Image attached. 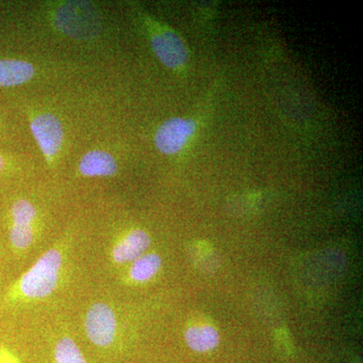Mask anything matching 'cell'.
I'll return each instance as SVG.
<instances>
[{
  "label": "cell",
  "mask_w": 363,
  "mask_h": 363,
  "mask_svg": "<svg viewBox=\"0 0 363 363\" xmlns=\"http://www.w3.org/2000/svg\"><path fill=\"white\" fill-rule=\"evenodd\" d=\"M54 355L56 363H87L77 344L68 337L62 338L57 343Z\"/></svg>",
  "instance_id": "13"
},
{
  "label": "cell",
  "mask_w": 363,
  "mask_h": 363,
  "mask_svg": "<svg viewBox=\"0 0 363 363\" xmlns=\"http://www.w3.org/2000/svg\"><path fill=\"white\" fill-rule=\"evenodd\" d=\"M196 130L197 123L194 119L171 117L157 126L154 135L156 149L164 156H177L188 147Z\"/></svg>",
  "instance_id": "6"
},
{
  "label": "cell",
  "mask_w": 363,
  "mask_h": 363,
  "mask_svg": "<svg viewBox=\"0 0 363 363\" xmlns=\"http://www.w3.org/2000/svg\"><path fill=\"white\" fill-rule=\"evenodd\" d=\"M119 162L111 150L93 147L79 157L77 171L85 178H111L118 173Z\"/></svg>",
  "instance_id": "8"
},
{
  "label": "cell",
  "mask_w": 363,
  "mask_h": 363,
  "mask_svg": "<svg viewBox=\"0 0 363 363\" xmlns=\"http://www.w3.org/2000/svg\"><path fill=\"white\" fill-rule=\"evenodd\" d=\"M185 340L189 347L196 352H208L218 346V331L211 325H194L189 327L185 333Z\"/></svg>",
  "instance_id": "10"
},
{
  "label": "cell",
  "mask_w": 363,
  "mask_h": 363,
  "mask_svg": "<svg viewBox=\"0 0 363 363\" xmlns=\"http://www.w3.org/2000/svg\"><path fill=\"white\" fill-rule=\"evenodd\" d=\"M9 238L13 247L20 250H26L32 245L35 238V227L9 224Z\"/></svg>",
  "instance_id": "14"
},
{
  "label": "cell",
  "mask_w": 363,
  "mask_h": 363,
  "mask_svg": "<svg viewBox=\"0 0 363 363\" xmlns=\"http://www.w3.org/2000/svg\"><path fill=\"white\" fill-rule=\"evenodd\" d=\"M138 16L160 63L169 70L181 73L187 66L189 50L180 35L147 14L140 13Z\"/></svg>",
  "instance_id": "3"
},
{
  "label": "cell",
  "mask_w": 363,
  "mask_h": 363,
  "mask_svg": "<svg viewBox=\"0 0 363 363\" xmlns=\"http://www.w3.org/2000/svg\"><path fill=\"white\" fill-rule=\"evenodd\" d=\"M116 318L113 310L104 303H96L88 310L85 330L88 338L99 347H108L116 334Z\"/></svg>",
  "instance_id": "7"
},
{
  "label": "cell",
  "mask_w": 363,
  "mask_h": 363,
  "mask_svg": "<svg viewBox=\"0 0 363 363\" xmlns=\"http://www.w3.org/2000/svg\"><path fill=\"white\" fill-rule=\"evenodd\" d=\"M40 14L55 35L77 44H96L106 32L104 14L94 2L48 1L43 4Z\"/></svg>",
  "instance_id": "1"
},
{
  "label": "cell",
  "mask_w": 363,
  "mask_h": 363,
  "mask_svg": "<svg viewBox=\"0 0 363 363\" xmlns=\"http://www.w3.org/2000/svg\"><path fill=\"white\" fill-rule=\"evenodd\" d=\"M162 267V259L157 253H147L138 257L130 267V276L133 281L145 283L154 278Z\"/></svg>",
  "instance_id": "12"
},
{
  "label": "cell",
  "mask_w": 363,
  "mask_h": 363,
  "mask_svg": "<svg viewBox=\"0 0 363 363\" xmlns=\"http://www.w3.org/2000/svg\"><path fill=\"white\" fill-rule=\"evenodd\" d=\"M0 363H20V362L18 358L14 357L11 351L1 346L0 347Z\"/></svg>",
  "instance_id": "16"
},
{
  "label": "cell",
  "mask_w": 363,
  "mask_h": 363,
  "mask_svg": "<svg viewBox=\"0 0 363 363\" xmlns=\"http://www.w3.org/2000/svg\"><path fill=\"white\" fill-rule=\"evenodd\" d=\"M7 123L6 119L4 118L2 114L0 113V138H4L7 133Z\"/></svg>",
  "instance_id": "17"
},
{
  "label": "cell",
  "mask_w": 363,
  "mask_h": 363,
  "mask_svg": "<svg viewBox=\"0 0 363 363\" xmlns=\"http://www.w3.org/2000/svg\"><path fill=\"white\" fill-rule=\"evenodd\" d=\"M38 218H39V210L30 200L26 198H18L9 206V224L35 227Z\"/></svg>",
  "instance_id": "11"
},
{
  "label": "cell",
  "mask_w": 363,
  "mask_h": 363,
  "mask_svg": "<svg viewBox=\"0 0 363 363\" xmlns=\"http://www.w3.org/2000/svg\"><path fill=\"white\" fill-rule=\"evenodd\" d=\"M150 238L143 229H133L114 245L112 257L117 264L135 262L147 252Z\"/></svg>",
  "instance_id": "9"
},
{
  "label": "cell",
  "mask_w": 363,
  "mask_h": 363,
  "mask_svg": "<svg viewBox=\"0 0 363 363\" xmlns=\"http://www.w3.org/2000/svg\"><path fill=\"white\" fill-rule=\"evenodd\" d=\"M21 159H25V157L0 150V177L6 176L7 174L14 173L20 169L23 164Z\"/></svg>",
  "instance_id": "15"
},
{
  "label": "cell",
  "mask_w": 363,
  "mask_h": 363,
  "mask_svg": "<svg viewBox=\"0 0 363 363\" xmlns=\"http://www.w3.org/2000/svg\"><path fill=\"white\" fill-rule=\"evenodd\" d=\"M71 68L48 61L0 58V88L20 87L71 73Z\"/></svg>",
  "instance_id": "4"
},
{
  "label": "cell",
  "mask_w": 363,
  "mask_h": 363,
  "mask_svg": "<svg viewBox=\"0 0 363 363\" xmlns=\"http://www.w3.org/2000/svg\"><path fill=\"white\" fill-rule=\"evenodd\" d=\"M23 114L48 168H58L67 157L68 130L59 112L40 104H26Z\"/></svg>",
  "instance_id": "2"
},
{
  "label": "cell",
  "mask_w": 363,
  "mask_h": 363,
  "mask_svg": "<svg viewBox=\"0 0 363 363\" xmlns=\"http://www.w3.org/2000/svg\"><path fill=\"white\" fill-rule=\"evenodd\" d=\"M61 267V253L50 250L23 274L18 284V292L28 298H43L51 295L58 284Z\"/></svg>",
  "instance_id": "5"
}]
</instances>
